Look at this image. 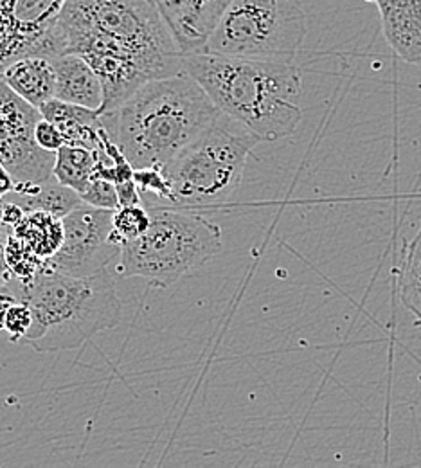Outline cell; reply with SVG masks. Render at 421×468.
I'll use <instances>...</instances> for the list:
<instances>
[{"instance_id": "6da1fadb", "label": "cell", "mask_w": 421, "mask_h": 468, "mask_svg": "<svg viewBox=\"0 0 421 468\" xmlns=\"http://www.w3.org/2000/svg\"><path fill=\"white\" fill-rule=\"evenodd\" d=\"M74 53L103 85L101 114L114 112L144 83L175 76L184 55L153 0H67L40 53Z\"/></svg>"}, {"instance_id": "7a4b0ae2", "label": "cell", "mask_w": 421, "mask_h": 468, "mask_svg": "<svg viewBox=\"0 0 421 468\" xmlns=\"http://www.w3.org/2000/svg\"><path fill=\"white\" fill-rule=\"evenodd\" d=\"M220 116L202 85L182 70L144 83L103 121L133 170H163Z\"/></svg>"}, {"instance_id": "3957f363", "label": "cell", "mask_w": 421, "mask_h": 468, "mask_svg": "<svg viewBox=\"0 0 421 468\" xmlns=\"http://www.w3.org/2000/svg\"><path fill=\"white\" fill-rule=\"evenodd\" d=\"M184 69L216 109L261 141L290 137L301 122V72L294 61L233 58L207 51L184 57Z\"/></svg>"}, {"instance_id": "277c9868", "label": "cell", "mask_w": 421, "mask_h": 468, "mask_svg": "<svg viewBox=\"0 0 421 468\" xmlns=\"http://www.w3.org/2000/svg\"><path fill=\"white\" fill-rule=\"evenodd\" d=\"M20 292L33 314L22 341L40 353L78 350L96 334L116 328L122 317L109 269L76 278L44 265L35 278L20 282Z\"/></svg>"}, {"instance_id": "5b68a950", "label": "cell", "mask_w": 421, "mask_h": 468, "mask_svg": "<svg viewBox=\"0 0 421 468\" xmlns=\"http://www.w3.org/2000/svg\"><path fill=\"white\" fill-rule=\"evenodd\" d=\"M152 224L146 233L121 243V278H142L168 289L220 254L222 229L202 215L177 206L144 204Z\"/></svg>"}, {"instance_id": "8992f818", "label": "cell", "mask_w": 421, "mask_h": 468, "mask_svg": "<svg viewBox=\"0 0 421 468\" xmlns=\"http://www.w3.org/2000/svg\"><path fill=\"white\" fill-rule=\"evenodd\" d=\"M258 143V135L222 114L163 168L172 187L170 206L205 207L231 198Z\"/></svg>"}, {"instance_id": "52a82bcc", "label": "cell", "mask_w": 421, "mask_h": 468, "mask_svg": "<svg viewBox=\"0 0 421 468\" xmlns=\"http://www.w3.org/2000/svg\"><path fill=\"white\" fill-rule=\"evenodd\" d=\"M306 31L302 0H233L204 51L233 58L294 61Z\"/></svg>"}, {"instance_id": "ba28073f", "label": "cell", "mask_w": 421, "mask_h": 468, "mask_svg": "<svg viewBox=\"0 0 421 468\" xmlns=\"http://www.w3.org/2000/svg\"><path fill=\"white\" fill-rule=\"evenodd\" d=\"M42 117L40 109L20 98L0 76V168L13 182V191L42 186L55 176L57 154L35 139Z\"/></svg>"}, {"instance_id": "9c48e42d", "label": "cell", "mask_w": 421, "mask_h": 468, "mask_svg": "<svg viewBox=\"0 0 421 468\" xmlns=\"http://www.w3.org/2000/svg\"><path fill=\"white\" fill-rule=\"evenodd\" d=\"M63 243L46 260V267L76 278L107 271L120 258L121 243L114 236V211L78 204L63 218Z\"/></svg>"}, {"instance_id": "30bf717a", "label": "cell", "mask_w": 421, "mask_h": 468, "mask_svg": "<svg viewBox=\"0 0 421 468\" xmlns=\"http://www.w3.org/2000/svg\"><path fill=\"white\" fill-rule=\"evenodd\" d=\"M67 0H0V74L16 59L40 55Z\"/></svg>"}, {"instance_id": "8fae6325", "label": "cell", "mask_w": 421, "mask_h": 468, "mask_svg": "<svg viewBox=\"0 0 421 468\" xmlns=\"http://www.w3.org/2000/svg\"><path fill=\"white\" fill-rule=\"evenodd\" d=\"M182 55L202 53L233 0H153Z\"/></svg>"}, {"instance_id": "7c38bea8", "label": "cell", "mask_w": 421, "mask_h": 468, "mask_svg": "<svg viewBox=\"0 0 421 468\" xmlns=\"http://www.w3.org/2000/svg\"><path fill=\"white\" fill-rule=\"evenodd\" d=\"M378 5L389 48L407 63L421 65V0H369Z\"/></svg>"}, {"instance_id": "4fadbf2b", "label": "cell", "mask_w": 421, "mask_h": 468, "mask_svg": "<svg viewBox=\"0 0 421 468\" xmlns=\"http://www.w3.org/2000/svg\"><path fill=\"white\" fill-rule=\"evenodd\" d=\"M53 59L57 70V98L92 111L103 107V85L96 70L74 53H63Z\"/></svg>"}, {"instance_id": "5bb4252c", "label": "cell", "mask_w": 421, "mask_h": 468, "mask_svg": "<svg viewBox=\"0 0 421 468\" xmlns=\"http://www.w3.org/2000/svg\"><path fill=\"white\" fill-rule=\"evenodd\" d=\"M42 116L60 130L65 144L100 150L103 144L105 121L100 111L67 103L53 98L40 109Z\"/></svg>"}, {"instance_id": "9a60e30c", "label": "cell", "mask_w": 421, "mask_h": 468, "mask_svg": "<svg viewBox=\"0 0 421 468\" xmlns=\"http://www.w3.org/2000/svg\"><path fill=\"white\" fill-rule=\"evenodd\" d=\"M0 76L20 98L37 109L57 98V70L53 59L47 57L29 55L16 59Z\"/></svg>"}, {"instance_id": "2e32d148", "label": "cell", "mask_w": 421, "mask_h": 468, "mask_svg": "<svg viewBox=\"0 0 421 468\" xmlns=\"http://www.w3.org/2000/svg\"><path fill=\"white\" fill-rule=\"evenodd\" d=\"M11 202L18 204L26 213L31 211H46L55 217L63 218L68 215L78 204H81V197L68 186H63L53 176L49 182L42 186H35L24 191H15Z\"/></svg>"}, {"instance_id": "e0dca14e", "label": "cell", "mask_w": 421, "mask_h": 468, "mask_svg": "<svg viewBox=\"0 0 421 468\" xmlns=\"http://www.w3.org/2000/svg\"><path fill=\"white\" fill-rule=\"evenodd\" d=\"M13 234L22 239L37 256L47 260L63 243V220L46 211L26 213Z\"/></svg>"}, {"instance_id": "ac0fdd59", "label": "cell", "mask_w": 421, "mask_h": 468, "mask_svg": "<svg viewBox=\"0 0 421 468\" xmlns=\"http://www.w3.org/2000/svg\"><path fill=\"white\" fill-rule=\"evenodd\" d=\"M98 170V150L63 144L57 152L55 176L63 186L81 193L90 186Z\"/></svg>"}, {"instance_id": "d6986e66", "label": "cell", "mask_w": 421, "mask_h": 468, "mask_svg": "<svg viewBox=\"0 0 421 468\" xmlns=\"http://www.w3.org/2000/svg\"><path fill=\"white\" fill-rule=\"evenodd\" d=\"M396 278L400 301L421 321V229L413 239L405 241Z\"/></svg>"}, {"instance_id": "ffe728a7", "label": "cell", "mask_w": 421, "mask_h": 468, "mask_svg": "<svg viewBox=\"0 0 421 468\" xmlns=\"http://www.w3.org/2000/svg\"><path fill=\"white\" fill-rule=\"evenodd\" d=\"M152 224L150 209L144 204L137 206H121L114 211V236L122 243L128 239H135Z\"/></svg>"}, {"instance_id": "44dd1931", "label": "cell", "mask_w": 421, "mask_h": 468, "mask_svg": "<svg viewBox=\"0 0 421 468\" xmlns=\"http://www.w3.org/2000/svg\"><path fill=\"white\" fill-rule=\"evenodd\" d=\"M7 263L13 276H16L20 282H27L44 269L46 260L37 256L22 239L11 233L7 243Z\"/></svg>"}, {"instance_id": "7402d4cb", "label": "cell", "mask_w": 421, "mask_h": 468, "mask_svg": "<svg viewBox=\"0 0 421 468\" xmlns=\"http://www.w3.org/2000/svg\"><path fill=\"white\" fill-rule=\"evenodd\" d=\"M81 200L85 204L94 206V207L116 211L120 207V197H118L116 182H112L109 178H103V176H94L90 186L81 193Z\"/></svg>"}, {"instance_id": "603a6c76", "label": "cell", "mask_w": 421, "mask_h": 468, "mask_svg": "<svg viewBox=\"0 0 421 468\" xmlns=\"http://www.w3.org/2000/svg\"><path fill=\"white\" fill-rule=\"evenodd\" d=\"M31 324H33V314L29 306L24 301L13 303L5 314V323H4V330L9 334L11 341H22L29 332Z\"/></svg>"}, {"instance_id": "cb8c5ba5", "label": "cell", "mask_w": 421, "mask_h": 468, "mask_svg": "<svg viewBox=\"0 0 421 468\" xmlns=\"http://www.w3.org/2000/svg\"><path fill=\"white\" fill-rule=\"evenodd\" d=\"M35 139L37 143L47 150V152H58L61 146L65 144L63 141V135H61L60 130L57 128V124H53L51 121H47L46 117H42L37 124V130H35Z\"/></svg>"}, {"instance_id": "d4e9b609", "label": "cell", "mask_w": 421, "mask_h": 468, "mask_svg": "<svg viewBox=\"0 0 421 468\" xmlns=\"http://www.w3.org/2000/svg\"><path fill=\"white\" fill-rule=\"evenodd\" d=\"M116 187H118V197H120V207L121 206L144 204L141 189H139V186H137V182L133 178L116 184Z\"/></svg>"}, {"instance_id": "484cf974", "label": "cell", "mask_w": 421, "mask_h": 468, "mask_svg": "<svg viewBox=\"0 0 421 468\" xmlns=\"http://www.w3.org/2000/svg\"><path fill=\"white\" fill-rule=\"evenodd\" d=\"M9 236H11V231L5 226L0 224V287H4L13 276V272L9 269V263H7Z\"/></svg>"}, {"instance_id": "4316f807", "label": "cell", "mask_w": 421, "mask_h": 468, "mask_svg": "<svg viewBox=\"0 0 421 468\" xmlns=\"http://www.w3.org/2000/svg\"><path fill=\"white\" fill-rule=\"evenodd\" d=\"M16 303L15 297H9V295H0V330L4 328V323H5V314L9 310V306Z\"/></svg>"}]
</instances>
